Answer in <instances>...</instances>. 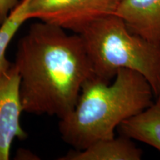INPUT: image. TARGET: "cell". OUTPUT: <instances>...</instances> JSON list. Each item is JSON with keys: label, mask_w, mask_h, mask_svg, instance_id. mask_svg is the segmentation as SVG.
<instances>
[{"label": "cell", "mask_w": 160, "mask_h": 160, "mask_svg": "<svg viewBox=\"0 0 160 160\" xmlns=\"http://www.w3.org/2000/svg\"><path fill=\"white\" fill-rule=\"evenodd\" d=\"M23 112L62 119L74 108L82 86L93 77L81 36L51 24H32L17 44Z\"/></svg>", "instance_id": "obj_1"}, {"label": "cell", "mask_w": 160, "mask_h": 160, "mask_svg": "<svg viewBox=\"0 0 160 160\" xmlns=\"http://www.w3.org/2000/svg\"><path fill=\"white\" fill-rule=\"evenodd\" d=\"M143 152L133 139L120 135L119 137L96 142L83 150H73L59 160H140Z\"/></svg>", "instance_id": "obj_7"}, {"label": "cell", "mask_w": 160, "mask_h": 160, "mask_svg": "<svg viewBox=\"0 0 160 160\" xmlns=\"http://www.w3.org/2000/svg\"><path fill=\"white\" fill-rule=\"evenodd\" d=\"M120 135L137 140L160 152V97L138 114L118 127Z\"/></svg>", "instance_id": "obj_8"}, {"label": "cell", "mask_w": 160, "mask_h": 160, "mask_svg": "<svg viewBox=\"0 0 160 160\" xmlns=\"http://www.w3.org/2000/svg\"><path fill=\"white\" fill-rule=\"evenodd\" d=\"M147 79L130 69L118 71L113 81L92 77L85 82L74 108L59 119L64 142L83 150L96 142L115 137V130L154 102Z\"/></svg>", "instance_id": "obj_2"}, {"label": "cell", "mask_w": 160, "mask_h": 160, "mask_svg": "<svg viewBox=\"0 0 160 160\" xmlns=\"http://www.w3.org/2000/svg\"><path fill=\"white\" fill-rule=\"evenodd\" d=\"M115 14L132 33L160 44V0H120Z\"/></svg>", "instance_id": "obj_6"}, {"label": "cell", "mask_w": 160, "mask_h": 160, "mask_svg": "<svg viewBox=\"0 0 160 160\" xmlns=\"http://www.w3.org/2000/svg\"><path fill=\"white\" fill-rule=\"evenodd\" d=\"M2 17H1V14H0V23H2Z\"/></svg>", "instance_id": "obj_11"}, {"label": "cell", "mask_w": 160, "mask_h": 160, "mask_svg": "<svg viewBox=\"0 0 160 160\" xmlns=\"http://www.w3.org/2000/svg\"><path fill=\"white\" fill-rule=\"evenodd\" d=\"M81 36L93 77L110 83L121 69H130L147 79L156 98L160 96V44L132 33L117 14L97 19Z\"/></svg>", "instance_id": "obj_3"}, {"label": "cell", "mask_w": 160, "mask_h": 160, "mask_svg": "<svg viewBox=\"0 0 160 160\" xmlns=\"http://www.w3.org/2000/svg\"><path fill=\"white\" fill-rule=\"evenodd\" d=\"M120 0H30V19L79 33L97 19L116 13Z\"/></svg>", "instance_id": "obj_4"}, {"label": "cell", "mask_w": 160, "mask_h": 160, "mask_svg": "<svg viewBox=\"0 0 160 160\" xmlns=\"http://www.w3.org/2000/svg\"><path fill=\"white\" fill-rule=\"evenodd\" d=\"M19 4V0H0V14L2 21Z\"/></svg>", "instance_id": "obj_10"}, {"label": "cell", "mask_w": 160, "mask_h": 160, "mask_svg": "<svg viewBox=\"0 0 160 160\" xmlns=\"http://www.w3.org/2000/svg\"><path fill=\"white\" fill-rule=\"evenodd\" d=\"M30 0H22L8 15L0 27V76L7 72L13 65L6 58V51L10 42L27 20Z\"/></svg>", "instance_id": "obj_9"}, {"label": "cell", "mask_w": 160, "mask_h": 160, "mask_svg": "<svg viewBox=\"0 0 160 160\" xmlns=\"http://www.w3.org/2000/svg\"><path fill=\"white\" fill-rule=\"evenodd\" d=\"M23 112L20 77L15 66L0 76V160H8L13 140H24L27 133L20 124Z\"/></svg>", "instance_id": "obj_5"}, {"label": "cell", "mask_w": 160, "mask_h": 160, "mask_svg": "<svg viewBox=\"0 0 160 160\" xmlns=\"http://www.w3.org/2000/svg\"><path fill=\"white\" fill-rule=\"evenodd\" d=\"M159 97H160V96H159Z\"/></svg>", "instance_id": "obj_12"}]
</instances>
